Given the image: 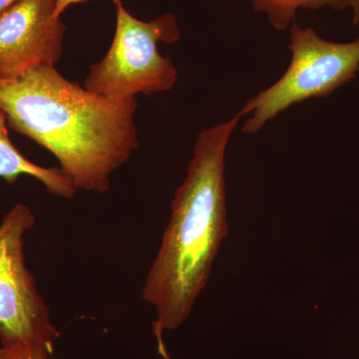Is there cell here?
Listing matches in <instances>:
<instances>
[{
    "label": "cell",
    "mask_w": 359,
    "mask_h": 359,
    "mask_svg": "<svg viewBox=\"0 0 359 359\" xmlns=\"http://www.w3.org/2000/svg\"><path fill=\"white\" fill-rule=\"evenodd\" d=\"M137 108L136 97L93 93L55 66L0 80L9 126L49 151L76 191L107 192L111 176L138 150Z\"/></svg>",
    "instance_id": "6da1fadb"
},
{
    "label": "cell",
    "mask_w": 359,
    "mask_h": 359,
    "mask_svg": "<svg viewBox=\"0 0 359 359\" xmlns=\"http://www.w3.org/2000/svg\"><path fill=\"white\" fill-rule=\"evenodd\" d=\"M240 119L202 130L175 192L171 218L142 292L155 309L154 334L178 330L188 320L228 235L224 156Z\"/></svg>",
    "instance_id": "7a4b0ae2"
},
{
    "label": "cell",
    "mask_w": 359,
    "mask_h": 359,
    "mask_svg": "<svg viewBox=\"0 0 359 359\" xmlns=\"http://www.w3.org/2000/svg\"><path fill=\"white\" fill-rule=\"evenodd\" d=\"M114 39L98 63L90 66L83 87L99 95L136 97L171 90L178 70L161 55L159 43H175L181 37L176 16L165 13L155 20L135 18L122 4H116Z\"/></svg>",
    "instance_id": "3957f363"
},
{
    "label": "cell",
    "mask_w": 359,
    "mask_h": 359,
    "mask_svg": "<svg viewBox=\"0 0 359 359\" xmlns=\"http://www.w3.org/2000/svg\"><path fill=\"white\" fill-rule=\"evenodd\" d=\"M292 61L275 84L252 96L238 116L250 114L243 132L256 134L269 120L290 106L311 98L330 96L359 72V39L351 42L330 41L313 28L294 22L290 28Z\"/></svg>",
    "instance_id": "277c9868"
},
{
    "label": "cell",
    "mask_w": 359,
    "mask_h": 359,
    "mask_svg": "<svg viewBox=\"0 0 359 359\" xmlns=\"http://www.w3.org/2000/svg\"><path fill=\"white\" fill-rule=\"evenodd\" d=\"M32 210L13 207L0 224V341L53 351L58 337L50 311L25 264V236L34 226Z\"/></svg>",
    "instance_id": "5b68a950"
},
{
    "label": "cell",
    "mask_w": 359,
    "mask_h": 359,
    "mask_svg": "<svg viewBox=\"0 0 359 359\" xmlns=\"http://www.w3.org/2000/svg\"><path fill=\"white\" fill-rule=\"evenodd\" d=\"M65 34L53 0H18L0 14V80L57 65Z\"/></svg>",
    "instance_id": "8992f818"
},
{
    "label": "cell",
    "mask_w": 359,
    "mask_h": 359,
    "mask_svg": "<svg viewBox=\"0 0 359 359\" xmlns=\"http://www.w3.org/2000/svg\"><path fill=\"white\" fill-rule=\"evenodd\" d=\"M7 125L6 116L0 110V178L13 184L21 176L32 177L51 195L72 199L76 189L65 178L60 169L39 166L25 158L9 138Z\"/></svg>",
    "instance_id": "52a82bcc"
},
{
    "label": "cell",
    "mask_w": 359,
    "mask_h": 359,
    "mask_svg": "<svg viewBox=\"0 0 359 359\" xmlns=\"http://www.w3.org/2000/svg\"><path fill=\"white\" fill-rule=\"evenodd\" d=\"M252 6L255 11L266 14L271 25L280 32L294 22L299 9L347 8L346 0H252Z\"/></svg>",
    "instance_id": "ba28073f"
},
{
    "label": "cell",
    "mask_w": 359,
    "mask_h": 359,
    "mask_svg": "<svg viewBox=\"0 0 359 359\" xmlns=\"http://www.w3.org/2000/svg\"><path fill=\"white\" fill-rule=\"evenodd\" d=\"M53 351L42 347L15 344L0 346V359H53Z\"/></svg>",
    "instance_id": "9c48e42d"
},
{
    "label": "cell",
    "mask_w": 359,
    "mask_h": 359,
    "mask_svg": "<svg viewBox=\"0 0 359 359\" xmlns=\"http://www.w3.org/2000/svg\"><path fill=\"white\" fill-rule=\"evenodd\" d=\"M86 1V0H53L54 6H55L56 14L58 16H62L65 13L66 9L73 4H81V2ZM113 4H122V0H112Z\"/></svg>",
    "instance_id": "30bf717a"
},
{
    "label": "cell",
    "mask_w": 359,
    "mask_h": 359,
    "mask_svg": "<svg viewBox=\"0 0 359 359\" xmlns=\"http://www.w3.org/2000/svg\"><path fill=\"white\" fill-rule=\"evenodd\" d=\"M347 7L353 13V25H359V0H346Z\"/></svg>",
    "instance_id": "8fae6325"
},
{
    "label": "cell",
    "mask_w": 359,
    "mask_h": 359,
    "mask_svg": "<svg viewBox=\"0 0 359 359\" xmlns=\"http://www.w3.org/2000/svg\"><path fill=\"white\" fill-rule=\"evenodd\" d=\"M156 337L158 339V344H159V353L164 359H172L170 358L169 353H167L166 347L164 346V342L162 340V334H156Z\"/></svg>",
    "instance_id": "7c38bea8"
},
{
    "label": "cell",
    "mask_w": 359,
    "mask_h": 359,
    "mask_svg": "<svg viewBox=\"0 0 359 359\" xmlns=\"http://www.w3.org/2000/svg\"><path fill=\"white\" fill-rule=\"evenodd\" d=\"M18 1V0H0V14L4 13L9 7L13 6Z\"/></svg>",
    "instance_id": "4fadbf2b"
}]
</instances>
